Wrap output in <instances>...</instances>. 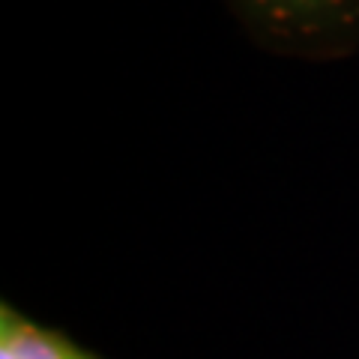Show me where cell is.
<instances>
[{
    "label": "cell",
    "mask_w": 359,
    "mask_h": 359,
    "mask_svg": "<svg viewBox=\"0 0 359 359\" xmlns=\"http://www.w3.org/2000/svg\"><path fill=\"white\" fill-rule=\"evenodd\" d=\"M245 33L294 60H339L359 51V0H224Z\"/></svg>",
    "instance_id": "1"
},
{
    "label": "cell",
    "mask_w": 359,
    "mask_h": 359,
    "mask_svg": "<svg viewBox=\"0 0 359 359\" xmlns=\"http://www.w3.org/2000/svg\"><path fill=\"white\" fill-rule=\"evenodd\" d=\"M0 359H99L63 332L25 318L4 302L0 309Z\"/></svg>",
    "instance_id": "2"
}]
</instances>
